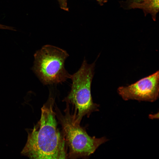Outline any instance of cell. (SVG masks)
Masks as SVG:
<instances>
[{
    "mask_svg": "<svg viewBox=\"0 0 159 159\" xmlns=\"http://www.w3.org/2000/svg\"><path fill=\"white\" fill-rule=\"evenodd\" d=\"M98 4L101 6H102L104 4L107 3L108 0H96Z\"/></svg>",
    "mask_w": 159,
    "mask_h": 159,
    "instance_id": "9c48e42d",
    "label": "cell"
},
{
    "mask_svg": "<svg viewBox=\"0 0 159 159\" xmlns=\"http://www.w3.org/2000/svg\"><path fill=\"white\" fill-rule=\"evenodd\" d=\"M117 92L126 101H155L159 95V71L130 85L119 87Z\"/></svg>",
    "mask_w": 159,
    "mask_h": 159,
    "instance_id": "5b68a950",
    "label": "cell"
},
{
    "mask_svg": "<svg viewBox=\"0 0 159 159\" xmlns=\"http://www.w3.org/2000/svg\"><path fill=\"white\" fill-rule=\"evenodd\" d=\"M64 114L57 106L54 107L56 117L62 128L67 152V158L76 159L88 157L108 140L105 137L97 138L91 137L75 122L73 112H70L69 104L66 102Z\"/></svg>",
    "mask_w": 159,
    "mask_h": 159,
    "instance_id": "7a4b0ae2",
    "label": "cell"
},
{
    "mask_svg": "<svg viewBox=\"0 0 159 159\" xmlns=\"http://www.w3.org/2000/svg\"><path fill=\"white\" fill-rule=\"evenodd\" d=\"M145 0H120L119 3L121 7L124 10L131 9L134 4L141 3Z\"/></svg>",
    "mask_w": 159,
    "mask_h": 159,
    "instance_id": "52a82bcc",
    "label": "cell"
},
{
    "mask_svg": "<svg viewBox=\"0 0 159 159\" xmlns=\"http://www.w3.org/2000/svg\"><path fill=\"white\" fill-rule=\"evenodd\" d=\"M60 8L65 11H68L69 8L67 6L68 0H57Z\"/></svg>",
    "mask_w": 159,
    "mask_h": 159,
    "instance_id": "ba28073f",
    "label": "cell"
},
{
    "mask_svg": "<svg viewBox=\"0 0 159 159\" xmlns=\"http://www.w3.org/2000/svg\"><path fill=\"white\" fill-rule=\"evenodd\" d=\"M69 56L62 49L51 45H44L34 54L33 70L44 85L62 83L71 76L64 67Z\"/></svg>",
    "mask_w": 159,
    "mask_h": 159,
    "instance_id": "277c9868",
    "label": "cell"
},
{
    "mask_svg": "<svg viewBox=\"0 0 159 159\" xmlns=\"http://www.w3.org/2000/svg\"><path fill=\"white\" fill-rule=\"evenodd\" d=\"M95 66V62L88 64L84 59L79 70L71 75V89L63 100L74 106L75 121L78 123L83 117H88L92 112L99 110V105L93 102L91 93Z\"/></svg>",
    "mask_w": 159,
    "mask_h": 159,
    "instance_id": "3957f363",
    "label": "cell"
},
{
    "mask_svg": "<svg viewBox=\"0 0 159 159\" xmlns=\"http://www.w3.org/2000/svg\"><path fill=\"white\" fill-rule=\"evenodd\" d=\"M41 108L40 119L32 129H28L27 142L21 154L30 159L67 158L64 139L57 126L53 108L55 98L51 91Z\"/></svg>",
    "mask_w": 159,
    "mask_h": 159,
    "instance_id": "6da1fadb",
    "label": "cell"
},
{
    "mask_svg": "<svg viewBox=\"0 0 159 159\" xmlns=\"http://www.w3.org/2000/svg\"><path fill=\"white\" fill-rule=\"evenodd\" d=\"M159 0H145L141 3L134 5L131 9H141L145 16L150 14L153 20L155 21L159 11Z\"/></svg>",
    "mask_w": 159,
    "mask_h": 159,
    "instance_id": "8992f818",
    "label": "cell"
}]
</instances>
